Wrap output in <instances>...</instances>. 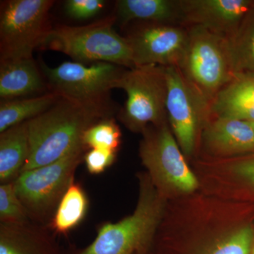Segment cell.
<instances>
[{"label": "cell", "instance_id": "obj_6", "mask_svg": "<svg viewBox=\"0 0 254 254\" xmlns=\"http://www.w3.org/2000/svg\"><path fill=\"white\" fill-rule=\"evenodd\" d=\"M180 68L210 107L215 95L235 74L227 38L200 26H190Z\"/></svg>", "mask_w": 254, "mask_h": 254}, {"label": "cell", "instance_id": "obj_3", "mask_svg": "<svg viewBox=\"0 0 254 254\" xmlns=\"http://www.w3.org/2000/svg\"><path fill=\"white\" fill-rule=\"evenodd\" d=\"M116 18L108 16L86 26L51 28L38 48L64 53L76 63L103 62L126 68H135L126 37L114 29Z\"/></svg>", "mask_w": 254, "mask_h": 254}, {"label": "cell", "instance_id": "obj_2", "mask_svg": "<svg viewBox=\"0 0 254 254\" xmlns=\"http://www.w3.org/2000/svg\"><path fill=\"white\" fill-rule=\"evenodd\" d=\"M163 211L161 195L149 177H141L136 208L120 222H107L94 241L73 254H143L149 250Z\"/></svg>", "mask_w": 254, "mask_h": 254}, {"label": "cell", "instance_id": "obj_29", "mask_svg": "<svg viewBox=\"0 0 254 254\" xmlns=\"http://www.w3.org/2000/svg\"><path fill=\"white\" fill-rule=\"evenodd\" d=\"M143 254H148V252L147 253Z\"/></svg>", "mask_w": 254, "mask_h": 254}, {"label": "cell", "instance_id": "obj_27", "mask_svg": "<svg viewBox=\"0 0 254 254\" xmlns=\"http://www.w3.org/2000/svg\"><path fill=\"white\" fill-rule=\"evenodd\" d=\"M250 254H254V245L253 248H252V252H251Z\"/></svg>", "mask_w": 254, "mask_h": 254}, {"label": "cell", "instance_id": "obj_20", "mask_svg": "<svg viewBox=\"0 0 254 254\" xmlns=\"http://www.w3.org/2000/svg\"><path fill=\"white\" fill-rule=\"evenodd\" d=\"M60 97L52 92L30 98L2 100L0 104V133L29 121L49 109Z\"/></svg>", "mask_w": 254, "mask_h": 254}, {"label": "cell", "instance_id": "obj_13", "mask_svg": "<svg viewBox=\"0 0 254 254\" xmlns=\"http://www.w3.org/2000/svg\"><path fill=\"white\" fill-rule=\"evenodd\" d=\"M50 232L31 221L0 223V254H62Z\"/></svg>", "mask_w": 254, "mask_h": 254}, {"label": "cell", "instance_id": "obj_26", "mask_svg": "<svg viewBox=\"0 0 254 254\" xmlns=\"http://www.w3.org/2000/svg\"><path fill=\"white\" fill-rule=\"evenodd\" d=\"M233 170L239 176L254 185V158L239 162L233 167Z\"/></svg>", "mask_w": 254, "mask_h": 254}, {"label": "cell", "instance_id": "obj_16", "mask_svg": "<svg viewBox=\"0 0 254 254\" xmlns=\"http://www.w3.org/2000/svg\"><path fill=\"white\" fill-rule=\"evenodd\" d=\"M209 148L220 154L254 151V128L250 122L214 118L204 133Z\"/></svg>", "mask_w": 254, "mask_h": 254}, {"label": "cell", "instance_id": "obj_8", "mask_svg": "<svg viewBox=\"0 0 254 254\" xmlns=\"http://www.w3.org/2000/svg\"><path fill=\"white\" fill-rule=\"evenodd\" d=\"M53 0H9L1 4L0 61L33 58L51 29Z\"/></svg>", "mask_w": 254, "mask_h": 254}, {"label": "cell", "instance_id": "obj_23", "mask_svg": "<svg viewBox=\"0 0 254 254\" xmlns=\"http://www.w3.org/2000/svg\"><path fill=\"white\" fill-rule=\"evenodd\" d=\"M0 221L11 224L31 221L27 210L16 193L14 182L0 185Z\"/></svg>", "mask_w": 254, "mask_h": 254}, {"label": "cell", "instance_id": "obj_1", "mask_svg": "<svg viewBox=\"0 0 254 254\" xmlns=\"http://www.w3.org/2000/svg\"><path fill=\"white\" fill-rule=\"evenodd\" d=\"M108 118L98 110L58 98L49 109L28 121L30 153L21 173L53 163L85 146L83 137L86 130Z\"/></svg>", "mask_w": 254, "mask_h": 254}, {"label": "cell", "instance_id": "obj_15", "mask_svg": "<svg viewBox=\"0 0 254 254\" xmlns=\"http://www.w3.org/2000/svg\"><path fill=\"white\" fill-rule=\"evenodd\" d=\"M41 68L33 58L2 61L0 64L1 100L38 96L46 89Z\"/></svg>", "mask_w": 254, "mask_h": 254}, {"label": "cell", "instance_id": "obj_11", "mask_svg": "<svg viewBox=\"0 0 254 254\" xmlns=\"http://www.w3.org/2000/svg\"><path fill=\"white\" fill-rule=\"evenodd\" d=\"M135 67L160 65L181 67L189 29L181 25L146 23L126 37Z\"/></svg>", "mask_w": 254, "mask_h": 254}, {"label": "cell", "instance_id": "obj_21", "mask_svg": "<svg viewBox=\"0 0 254 254\" xmlns=\"http://www.w3.org/2000/svg\"><path fill=\"white\" fill-rule=\"evenodd\" d=\"M254 9L246 16L235 34L227 38L235 73H254Z\"/></svg>", "mask_w": 254, "mask_h": 254}, {"label": "cell", "instance_id": "obj_4", "mask_svg": "<svg viewBox=\"0 0 254 254\" xmlns=\"http://www.w3.org/2000/svg\"><path fill=\"white\" fill-rule=\"evenodd\" d=\"M40 68L50 92L109 117L112 111L110 93L118 88L119 81L127 69L103 62L90 66L66 62L52 68L41 61Z\"/></svg>", "mask_w": 254, "mask_h": 254}, {"label": "cell", "instance_id": "obj_9", "mask_svg": "<svg viewBox=\"0 0 254 254\" xmlns=\"http://www.w3.org/2000/svg\"><path fill=\"white\" fill-rule=\"evenodd\" d=\"M153 126V125H152ZM147 127L140 144V156L154 186L160 190L190 193L198 186L176 138L167 123Z\"/></svg>", "mask_w": 254, "mask_h": 254}, {"label": "cell", "instance_id": "obj_17", "mask_svg": "<svg viewBox=\"0 0 254 254\" xmlns=\"http://www.w3.org/2000/svg\"><path fill=\"white\" fill-rule=\"evenodd\" d=\"M117 16L125 24L138 20L185 26L180 0H120Z\"/></svg>", "mask_w": 254, "mask_h": 254}, {"label": "cell", "instance_id": "obj_19", "mask_svg": "<svg viewBox=\"0 0 254 254\" xmlns=\"http://www.w3.org/2000/svg\"><path fill=\"white\" fill-rule=\"evenodd\" d=\"M88 199L85 190L73 180L65 192L48 228L53 234L65 235L77 227L86 216Z\"/></svg>", "mask_w": 254, "mask_h": 254}, {"label": "cell", "instance_id": "obj_24", "mask_svg": "<svg viewBox=\"0 0 254 254\" xmlns=\"http://www.w3.org/2000/svg\"><path fill=\"white\" fill-rule=\"evenodd\" d=\"M117 152L113 150L92 148L84 155L87 170L91 175L104 173L116 160Z\"/></svg>", "mask_w": 254, "mask_h": 254}, {"label": "cell", "instance_id": "obj_14", "mask_svg": "<svg viewBox=\"0 0 254 254\" xmlns=\"http://www.w3.org/2000/svg\"><path fill=\"white\" fill-rule=\"evenodd\" d=\"M210 116L254 123V73H235L215 95Z\"/></svg>", "mask_w": 254, "mask_h": 254}, {"label": "cell", "instance_id": "obj_5", "mask_svg": "<svg viewBox=\"0 0 254 254\" xmlns=\"http://www.w3.org/2000/svg\"><path fill=\"white\" fill-rule=\"evenodd\" d=\"M87 149L81 147L57 161L23 172L16 179L15 190L31 221L49 225Z\"/></svg>", "mask_w": 254, "mask_h": 254}, {"label": "cell", "instance_id": "obj_28", "mask_svg": "<svg viewBox=\"0 0 254 254\" xmlns=\"http://www.w3.org/2000/svg\"><path fill=\"white\" fill-rule=\"evenodd\" d=\"M252 123V125H253L254 128V123Z\"/></svg>", "mask_w": 254, "mask_h": 254}, {"label": "cell", "instance_id": "obj_12", "mask_svg": "<svg viewBox=\"0 0 254 254\" xmlns=\"http://www.w3.org/2000/svg\"><path fill=\"white\" fill-rule=\"evenodd\" d=\"M185 26H200L225 38L254 9L250 0H180Z\"/></svg>", "mask_w": 254, "mask_h": 254}, {"label": "cell", "instance_id": "obj_7", "mask_svg": "<svg viewBox=\"0 0 254 254\" xmlns=\"http://www.w3.org/2000/svg\"><path fill=\"white\" fill-rule=\"evenodd\" d=\"M127 94L119 118L127 128L136 132L166 123L168 95L165 66L145 65L127 68L118 83Z\"/></svg>", "mask_w": 254, "mask_h": 254}, {"label": "cell", "instance_id": "obj_25", "mask_svg": "<svg viewBox=\"0 0 254 254\" xmlns=\"http://www.w3.org/2000/svg\"><path fill=\"white\" fill-rule=\"evenodd\" d=\"M104 5L103 0H68L65 10L70 17L83 20L96 16Z\"/></svg>", "mask_w": 254, "mask_h": 254}, {"label": "cell", "instance_id": "obj_10", "mask_svg": "<svg viewBox=\"0 0 254 254\" xmlns=\"http://www.w3.org/2000/svg\"><path fill=\"white\" fill-rule=\"evenodd\" d=\"M165 73L169 123L180 148L190 155L194 150L198 127L210 118V105L193 89L180 68L167 66Z\"/></svg>", "mask_w": 254, "mask_h": 254}, {"label": "cell", "instance_id": "obj_22", "mask_svg": "<svg viewBox=\"0 0 254 254\" xmlns=\"http://www.w3.org/2000/svg\"><path fill=\"white\" fill-rule=\"evenodd\" d=\"M120 127L113 119L100 120L86 130L83 143L87 148H98L118 152L121 144Z\"/></svg>", "mask_w": 254, "mask_h": 254}, {"label": "cell", "instance_id": "obj_18", "mask_svg": "<svg viewBox=\"0 0 254 254\" xmlns=\"http://www.w3.org/2000/svg\"><path fill=\"white\" fill-rule=\"evenodd\" d=\"M28 122L18 124L0 133V182H14L21 175L29 156Z\"/></svg>", "mask_w": 254, "mask_h": 254}]
</instances>
